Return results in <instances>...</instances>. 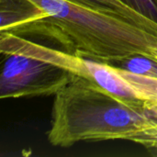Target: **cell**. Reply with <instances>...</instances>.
Instances as JSON below:
<instances>
[{"instance_id":"6da1fadb","label":"cell","mask_w":157,"mask_h":157,"mask_svg":"<svg viewBox=\"0 0 157 157\" xmlns=\"http://www.w3.org/2000/svg\"><path fill=\"white\" fill-rule=\"evenodd\" d=\"M48 16L9 31L35 36L78 57L109 64L144 56L155 61L157 34L66 0H32Z\"/></svg>"},{"instance_id":"7a4b0ae2","label":"cell","mask_w":157,"mask_h":157,"mask_svg":"<svg viewBox=\"0 0 157 157\" xmlns=\"http://www.w3.org/2000/svg\"><path fill=\"white\" fill-rule=\"evenodd\" d=\"M149 122L145 106L128 104L94 81L74 75L55 94L48 141L58 147L79 142L130 141Z\"/></svg>"},{"instance_id":"3957f363","label":"cell","mask_w":157,"mask_h":157,"mask_svg":"<svg viewBox=\"0 0 157 157\" xmlns=\"http://www.w3.org/2000/svg\"><path fill=\"white\" fill-rule=\"evenodd\" d=\"M3 66L0 98L56 94L74 75L88 78L84 58L14 34L0 31Z\"/></svg>"},{"instance_id":"277c9868","label":"cell","mask_w":157,"mask_h":157,"mask_svg":"<svg viewBox=\"0 0 157 157\" xmlns=\"http://www.w3.org/2000/svg\"><path fill=\"white\" fill-rule=\"evenodd\" d=\"M88 78L119 99L138 107H144L146 99L117 70L116 66L84 58Z\"/></svg>"},{"instance_id":"5b68a950","label":"cell","mask_w":157,"mask_h":157,"mask_svg":"<svg viewBox=\"0 0 157 157\" xmlns=\"http://www.w3.org/2000/svg\"><path fill=\"white\" fill-rule=\"evenodd\" d=\"M75 5L123 19L157 34V22L145 17L121 0H66Z\"/></svg>"},{"instance_id":"8992f818","label":"cell","mask_w":157,"mask_h":157,"mask_svg":"<svg viewBox=\"0 0 157 157\" xmlns=\"http://www.w3.org/2000/svg\"><path fill=\"white\" fill-rule=\"evenodd\" d=\"M48 14L32 0H0V31L10 30Z\"/></svg>"},{"instance_id":"52a82bcc","label":"cell","mask_w":157,"mask_h":157,"mask_svg":"<svg viewBox=\"0 0 157 157\" xmlns=\"http://www.w3.org/2000/svg\"><path fill=\"white\" fill-rule=\"evenodd\" d=\"M145 107L149 114L150 122L137 132L130 141L143 145L153 155L157 156V102L146 100Z\"/></svg>"},{"instance_id":"ba28073f","label":"cell","mask_w":157,"mask_h":157,"mask_svg":"<svg viewBox=\"0 0 157 157\" xmlns=\"http://www.w3.org/2000/svg\"><path fill=\"white\" fill-rule=\"evenodd\" d=\"M115 66V65H114ZM118 72L138 91L146 100L157 102V78L137 75L127 69L117 67Z\"/></svg>"},{"instance_id":"9c48e42d","label":"cell","mask_w":157,"mask_h":157,"mask_svg":"<svg viewBox=\"0 0 157 157\" xmlns=\"http://www.w3.org/2000/svg\"><path fill=\"white\" fill-rule=\"evenodd\" d=\"M121 63H123L124 69H127L132 73L157 78V62L150 58L135 56L122 62Z\"/></svg>"},{"instance_id":"30bf717a","label":"cell","mask_w":157,"mask_h":157,"mask_svg":"<svg viewBox=\"0 0 157 157\" xmlns=\"http://www.w3.org/2000/svg\"><path fill=\"white\" fill-rule=\"evenodd\" d=\"M145 17L157 22V0H121Z\"/></svg>"}]
</instances>
